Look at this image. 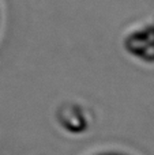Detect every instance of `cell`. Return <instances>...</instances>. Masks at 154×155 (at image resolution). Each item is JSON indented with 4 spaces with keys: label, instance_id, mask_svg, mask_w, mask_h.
Returning a JSON list of instances; mask_svg holds the SVG:
<instances>
[]
</instances>
